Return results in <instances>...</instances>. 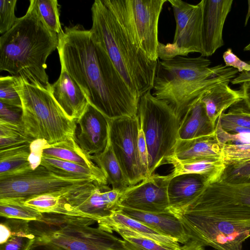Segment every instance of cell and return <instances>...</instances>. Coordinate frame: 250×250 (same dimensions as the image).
Wrapping results in <instances>:
<instances>
[{"mask_svg": "<svg viewBox=\"0 0 250 250\" xmlns=\"http://www.w3.org/2000/svg\"><path fill=\"white\" fill-rule=\"evenodd\" d=\"M58 40L61 68L78 84L90 104L109 120L137 116L140 99L90 30L80 25L65 27Z\"/></svg>", "mask_w": 250, "mask_h": 250, "instance_id": "1", "label": "cell"}, {"mask_svg": "<svg viewBox=\"0 0 250 250\" xmlns=\"http://www.w3.org/2000/svg\"><path fill=\"white\" fill-rule=\"evenodd\" d=\"M93 36L138 99L153 89L157 61L141 49L125 0H96L91 7Z\"/></svg>", "mask_w": 250, "mask_h": 250, "instance_id": "2", "label": "cell"}, {"mask_svg": "<svg viewBox=\"0 0 250 250\" xmlns=\"http://www.w3.org/2000/svg\"><path fill=\"white\" fill-rule=\"evenodd\" d=\"M58 35L40 18L35 0H30L25 15L0 37V70L36 81L48 88V57L58 46Z\"/></svg>", "mask_w": 250, "mask_h": 250, "instance_id": "3", "label": "cell"}, {"mask_svg": "<svg viewBox=\"0 0 250 250\" xmlns=\"http://www.w3.org/2000/svg\"><path fill=\"white\" fill-rule=\"evenodd\" d=\"M205 57L177 56L158 60L152 94L169 104L181 117L206 91L223 82H231L238 71L225 65L210 67Z\"/></svg>", "mask_w": 250, "mask_h": 250, "instance_id": "4", "label": "cell"}, {"mask_svg": "<svg viewBox=\"0 0 250 250\" xmlns=\"http://www.w3.org/2000/svg\"><path fill=\"white\" fill-rule=\"evenodd\" d=\"M183 224L190 240L217 250H242L250 237V206L227 204L168 208Z\"/></svg>", "mask_w": 250, "mask_h": 250, "instance_id": "5", "label": "cell"}, {"mask_svg": "<svg viewBox=\"0 0 250 250\" xmlns=\"http://www.w3.org/2000/svg\"><path fill=\"white\" fill-rule=\"evenodd\" d=\"M41 220L29 221L35 236L29 250H127L123 239L90 225L95 220L43 213Z\"/></svg>", "mask_w": 250, "mask_h": 250, "instance_id": "6", "label": "cell"}, {"mask_svg": "<svg viewBox=\"0 0 250 250\" xmlns=\"http://www.w3.org/2000/svg\"><path fill=\"white\" fill-rule=\"evenodd\" d=\"M19 77L22 124L26 134L49 145L74 140L77 123L64 113L50 91L38 81L29 82Z\"/></svg>", "mask_w": 250, "mask_h": 250, "instance_id": "7", "label": "cell"}, {"mask_svg": "<svg viewBox=\"0 0 250 250\" xmlns=\"http://www.w3.org/2000/svg\"><path fill=\"white\" fill-rule=\"evenodd\" d=\"M137 116L148 151V177L167 164L177 142L181 117L166 101L148 91L139 100Z\"/></svg>", "mask_w": 250, "mask_h": 250, "instance_id": "8", "label": "cell"}, {"mask_svg": "<svg viewBox=\"0 0 250 250\" xmlns=\"http://www.w3.org/2000/svg\"><path fill=\"white\" fill-rule=\"evenodd\" d=\"M95 185L90 178L58 174L40 165L0 176V200L23 203L41 195L63 197Z\"/></svg>", "mask_w": 250, "mask_h": 250, "instance_id": "9", "label": "cell"}, {"mask_svg": "<svg viewBox=\"0 0 250 250\" xmlns=\"http://www.w3.org/2000/svg\"><path fill=\"white\" fill-rule=\"evenodd\" d=\"M173 9L176 29L172 43L159 42L158 56L161 60L199 53L204 57L203 41L204 0L192 4L181 0H167Z\"/></svg>", "mask_w": 250, "mask_h": 250, "instance_id": "10", "label": "cell"}, {"mask_svg": "<svg viewBox=\"0 0 250 250\" xmlns=\"http://www.w3.org/2000/svg\"><path fill=\"white\" fill-rule=\"evenodd\" d=\"M138 116L109 119V138L123 172L129 186L147 178L139 156Z\"/></svg>", "mask_w": 250, "mask_h": 250, "instance_id": "11", "label": "cell"}, {"mask_svg": "<svg viewBox=\"0 0 250 250\" xmlns=\"http://www.w3.org/2000/svg\"><path fill=\"white\" fill-rule=\"evenodd\" d=\"M168 175H152L140 183L128 187L121 193L122 208L150 213L169 212L167 187Z\"/></svg>", "mask_w": 250, "mask_h": 250, "instance_id": "12", "label": "cell"}, {"mask_svg": "<svg viewBox=\"0 0 250 250\" xmlns=\"http://www.w3.org/2000/svg\"><path fill=\"white\" fill-rule=\"evenodd\" d=\"M140 47L150 60L157 61L159 19L167 0H129Z\"/></svg>", "mask_w": 250, "mask_h": 250, "instance_id": "13", "label": "cell"}, {"mask_svg": "<svg viewBox=\"0 0 250 250\" xmlns=\"http://www.w3.org/2000/svg\"><path fill=\"white\" fill-rule=\"evenodd\" d=\"M121 193L108 185H95L63 197L75 209L97 222L121 210Z\"/></svg>", "mask_w": 250, "mask_h": 250, "instance_id": "14", "label": "cell"}, {"mask_svg": "<svg viewBox=\"0 0 250 250\" xmlns=\"http://www.w3.org/2000/svg\"><path fill=\"white\" fill-rule=\"evenodd\" d=\"M76 123L75 140L80 148L90 156L103 152L109 138V119L89 104Z\"/></svg>", "mask_w": 250, "mask_h": 250, "instance_id": "15", "label": "cell"}, {"mask_svg": "<svg viewBox=\"0 0 250 250\" xmlns=\"http://www.w3.org/2000/svg\"><path fill=\"white\" fill-rule=\"evenodd\" d=\"M190 204L199 207L227 204L250 206V181L232 184L219 179L205 184Z\"/></svg>", "mask_w": 250, "mask_h": 250, "instance_id": "16", "label": "cell"}, {"mask_svg": "<svg viewBox=\"0 0 250 250\" xmlns=\"http://www.w3.org/2000/svg\"><path fill=\"white\" fill-rule=\"evenodd\" d=\"M232 2V0H204V57L211 56L224 45V25L231 9Z\"/></svg>", "mask_w": 250, "mask_h": 250, "instance_id": "17", "label": "cell"}, {"mask_svg": "<svg viewBox=\"0 0 250 250\" xmlns=\"http://www.w3.org/2000/svg\"><path fill=\"white\" fill-rule=\"evenodd\" d=\"M47 89L67 117L76 122L89 104L78 84L62 68L58 79Z\"/></svg>", "mask_w": 250, "mask_h": 250, "instance_id": "18", "label": "cell"}, {"mask_svg": "<svg viewBox=\"0 0 250 250\" xmlns=\"http://www.w3.org/2000/svg\"><path fill=\"white\" fill-rule=\"evenodd\" d=\"M120 211L179 243L184 245L190 240L181 221L169 211L167 213H155L121 207Z\"/></svg>", "mask_w": 250, "mask_h": 250, "instance_id": "19", "label": "cell"}, {"mask_svg": "<svg viewBox=\"0 0 250 250\" xmlns=\"http://www.w3.org/2000/svg\"><path fill=\"white\" fill-rule=\"evenodd\" d=\"M221 158V146L212 137L192 139H178L173 156L168 161L189 162L205 159Z\"/></svg>", "mask_w": 250, "mask_h": 250, "instance_id": "20", "label": "cell"}, {"mask_svg": "<svg viewBox=\"0 0 250 250\" xmlns=\"http://www.w3.org/2000/svg\"><path fill=\"white\" fill-rule=\"evenodd\" d=\"M215 128L207 115L200 96L188 107L182 115L178 137L182 140L204 137L215 138Z\"/></svg>", "mask_w": 250, "mask_h": 250, "instance_id": "21", "label": "cell"}, {"mask_svg": "<svg viewBox=\"0 0 250 250\" xmlns=\"http://www.w3.org/2000/svg\"><path fill=\"white\" fill-rule=\"evenodd\" d=\"M229 82L219 83L201 96V101L204 105L207 115L214 127L222 114L243 99L241 90L231 89L229 85Z\"/></svg>", "mask_w": 250, "mask_h": 250, "instance_id": "22", "label": "cell"}, {"mask_svg": "<svg viewBox=\"0 0 250 250\" xmlns=\"http://www.w3.org/2000/svg\"><path fill=\"white\" fill-rule=\"evenodd\" d=\"M206 184L205 178L198 174H183L170 178L167 187L169 208H180L187 205Z\"/></svg>", "mask_w": 250, "mask_h": 250, "instance_id": "23", "label": "cell"}, {"mask_svg": "<svg viewBox=\"0 0 250 250\" xmlns=\"http://www.w3.org/2000/svg\"><path fill=\"white\" fill-rule=\"evenodd\" d=\"M97 222L99 228L110 233H112L113 229L116 228H124L172 247L177 249L181 247L176 240L158 233L144 223L123 214L120 211L99 219Z\"/></svg>", "mask_w": 250, "mask_h": 250, "instance_id": "24", "label": "cell"}, {"mask_svg": "<svg viewBox=\"0 0 250 250\" xmlns=\"http://www.w3.org/2000/svg\"><path fill=\"white\" fill-rule=\"evenodd\" d=\"M169 164L173 167L168 175L170 179L183 174H198L205 178L207 184L219 180L226 167L222 159L183 162L171 160Z\"/></svg>", "mask_w": 250, "mask_h": 250, "instance_id": "25", "label": "cell"}, {"mask_svg": "<svg viewBox=\"0 0 250 250\" xmlns=\"http://www.w3.org/2000/svg\"><path fill=\"white\" fill-rule=\"evenodd\" d=\"M29 221L7 219L0 224L7 240L0 244V250H29L33 244L35 236L31 232Z\"/></svg>", "mask_w": 250, "mask_h": 250, "instance_id": "26", "label": "cell"}, {"mask_svg": "<svg viewBox=\"0 0 250 250\" xmlns=\"http://www.w3.org/2000/svg\"><path fill=\"white\" fill-rule=\"evenodd\" d=\"M90 157L103 171L112 188L122 193L129 187L115 155L109 138L104 150L98 154L91 155Z\"/></svg>", "mask_w": 250, "mask_h": 250, "instance_id": "27", "label": "cell"}, {"mask_svg": "<svg viewBox=\"0 0 250 250\" xmlns=\"http://www.w3.org/2000/svg\"><path fill=\"white\" fill-rule=\"evenodd\" d=\"M42 155L76 163L94 171L103 172L92 160L90 156L86 154L80 148L75 139L53 145H48L43 149Z\"/></svg>", "mask_w": 250, "mask_h": 250, "instance_id": "28", "label": "cell"}, {"mask_svg": "<svg viewBox=\"0 0 250 250\" xmlns=\"http://www.w3.org/2000/svg\"><path fill=\"white\" fill-rule=\"evenodd\" d=\"M56 174L92 179L98 185H107L103 172H97L76 163L42 156L41 165Z\"/></svg>", "mask_w": 250, "mask_h": 250, "instance_id": "29", "label": "cell"}, {"mask_svg": "<svg viewBox=\"0 0 250 250\" xmlns=\"http://www.w3.org/2000/svg\"><path fill=\"white\" fill-rule=\"evenodd\" d=\"M23 203L42 213L88 218L71 206L62 196L59 195H41L28 199Z\"/></svg>", "mask_w": 250, "mask_h": 250, "instance_id": "30", "label": "cell"}, {"mask_svg": "<svg viewBox=\"0 0 250 250\" xmlns=\"http://www.w3.org/2000/svg\"><path fill=\"white\" fill-rule=\"evenodd\" d=\"M30 144L0 149V176L31 167L29 162Z\"/></svg>", "mask_w": 250, "mask_h": 250, "instance_id": "31", "label": "cell"}, {"mask_svg": "<svg viewBox=\"0 0 250 250\" xmlns=\"http://www.w3.org/2000/svg\"><path fill=\"white\" fill-rule=\"evenodd\" d=\"M113 231L120 234L127 250H179L145 235L124 228H116Z\"/></svg>", "mask_w": 250, "mask_h": 250, "instance_id": "32", "label": "cell"}, {"mask_svg": "<svg viewBox=\"0 0 250 250\" xmlns=\"http://www.w3.org/2000/svg\"><path fill=\"white\" fill-rule=\"evenodd\" d=\"M219 119L223 129L229 133H234L239 128L250 129V115L247 112L244 99L222 114Z\"/></svg>", "mask_w": 250, "mask_h": 250, "instance_id": "33", "label": "cell"}, {"mask_svg": "<svg viewBox=\"0 0 250 250\" xmlns=\"http://www.w3.org/2000/svg\"><path fill=\"white\" fill-rule=\"evenodd\" d=\"M0 216L7 219L26 221L41 220L43 213L22 202L12 200H0Z\"/></svg>", "mask_w": 250, "mask_h": 250, "instance_id": "34", "label": "cell"}, {"mask_svg": "<svg viewBox=\"0 0 250 250\" xmlns=\"http://www.w3.org/2000/svg\"><path fill=\"white\" fill-rule=\"evenodd\" d=\"M34 140L26 134L22 125L0 120V149L31 144Z\"/></svg>", "mask_w": 250, "mask_h": 250, "instance_id": "35", "label": "cell"}, {"mask_svg": "<svg viewBox=\"0 0 250 250\" xmlns=\"http://www.w3.org/2000/svg\"><path fill=\"white\" fill-rule=\"evenodd\" d=\"M37 13L47 28L58 35L63 30L60 21L58 2L57 0H35Z\"/></svg>", "mask_w": 250, "mask_h": 250, "instance_id": "36", "label": "cell"}, {"mask_svg": "<svg viewBox=\"0 0 250 250\" xmlns=\"http://www.w3.org/2000/svg\"><path fill=\"white\" fill-rule=\"evenodd\" d=\"M20 77L8 76L0 78V102L22 107L19 93Z\"/></svg>", "mask_w": 250, "mask_h": 250, "instance_id": "37", "label": "cell"}, {"mask_svg": "<svg viewBox=\"0 0 250 250\" xmlns=\"http://www.w3.org/2000/svg\"><path fill=\"white\" fill-rule=\"evenodd\" d=\"M219 179L232 184L250 181V160L226 166Z\"/></svg>", "mask_w": 250, "mask_h": 250, "instance_id": "38", "label": "cell"}, {"mask_svg": "<svg viewBox=\"0 0 250 250\" xmlns=\"http://www.w3.org/2000/svg\"><path fill=\"white\" fill-rule=\"evenodd\" d=\"M221 158L225 166L250 160V144L221 145Z\"/></svg>", "mask_w": 250, "mask_h": 250, "instance_id": "39", "label": "cell"}, {"mask_svg": "<svg viewBox=\"0 0 250 250\" xmlns=\"http://www.w3.org/2000/svg\"><path fill=\"white\" fill-rule=\"evenodd\" d=\"M17 0H0V33L9 31L18 21L15 14Z\"/></svg>", "mask_w": 250, "mask_h": 250, "instance_id": "40", "label": "cell"}, {"mask_svg": "<svg viewBox=\"0 0 250 250\" xmlns=\"http://www.w3.org/2000/svg\"><path fill=\"white\" fill-rule=\"evenodd\" d=\"M214 137L220 145L226 144H250V132L229 133L222 128L219 118L216 122Z\"/></svg>", "mask_w": 250, "mask_h": 250, "instance_id": "41", "label": "cell"}, {"mask_svg": "<svg viewBox=\"0 0 250 250\" xmlns=\"http://www.w3.org/2000/svg\"><path fill=\"white\" fill-rule=\"evenodd\" d=\"M22 108L0 102V120L22 125Z\"/></svg>", "mask_w": 250, "mask_h": 250, "instance_id": "42", "label": "cell"}, {"mask_svg": "<svg viewBox=\"0 0 250 250\" xmlns=\"http://www.w3.org/2000/svg\"><path fill=\"white\" fill-rule=\"evenodd\" d=\"M48 143L43 140H35L30 144V154L29 162L32 169H35L41 165L42 150Z\"/></svg>", "mask_w": 250, "mask_h": 250, "instance_id": "43", "label": "cell"}, {"mask_svg": "<svg viewBox=\"0 0 250 250\" xmlns=\"http://www.w3.org/2000/svg\"><path fill=\"white\" fill-rule=\"evenodd\" d=\"M223 58L227 67L235 68L240 73L250 71V64L239 59L231 48H228L223 53Z\"/></svg>", "mask_w": 250, "mask_h": 250, "instance_id": "44", "label": "cell"}, {"mask_svg": "<svg viewBox=\"0 0 250 250\" xmlns=\"http://www.w3.org/2000/svg\"><path fill=\"white\" fill-rule=\"evenodd\" d=\"M138 148L142 166L148 178V151L144 133L140 125L138 136Z\"/></svg>", "mask_w": 250, "mask_h": 250, "instance_id": "45", "label": "cell"}, {"mask_svg": "<svg viewBox=\"0 0 250 250\" xmlns=\"http://www.w3.org/2000/svg\"><path fill=\"white\" fill-rule=\"evenodd\" d=\"M241 84L240 90L247 106L250 110V81Z\"/></svg>", "mask_w": 250, "mask_h": 250, "instance_id": "46", "label": "cell"}, {"mask_svg": "<svg viewBox=\"0 0 250 250\" xmlns=\"http://www.w3.org/2000/svg\"><path fill=\"white\" fill-rule=\"evenodd\" d=\"M248 62L250 64V61ZM249 81H250V71L241 72L232 80L230 82L233 84H242Z\"/></svg>", "mask_w": 250, "mask_h": 250, "instance_id": "47", "label": "cell"}, {"mask_svg": "<svg viewBox=\"0 0 250 250\" xmlns=\"http://www.w3.org/2000/svg\"><path fill=\"white\" fill-rule=\"evenodd\" d=\"M179 250H205L204 246L199 242L190 240L188 242L181 246Z\"/></svg>", "mask_w": 250, "mask_h": 250, "instance_id": "48", "label": "cell"}, {"mask_svg": "<svg viewBox=\"0 0 250 250\" xmlns=\"http://www.w3.org/2000/svg\"><path fill=\"white\" fill-rule=\"evenodd\" d=\"M248 10L245 18V26L247 25L249 18H250V0L248 1Z\"/></svg>", "mask_w": 250, "mask_h": 250, "instance_id": "49", "label": "cell"}, {"mask_svg": "<svg viewBox=\"0 0 250 250\" xmlns=\"http://www.w3.org/2000/svg\"><path fill=\"white\" fill-rule=\"evenodd\" d=\"M246 111H247V112L248 113V114L249 115H250V109L248 107V106H247V105L246 104Z\"/></svg>", "mask_w": 250, "mask_h": 250, "instance_id": "50", "label": "cell"}]
</instances>
